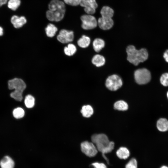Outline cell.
Masks as SVG:
<instances>
[{"label": "cell", "mask_w": 168, "mask_h": 168, "mask_svg": "<svg viewBox=\"0 0 168 168\" xmlns=\"http://www.w3.org/2000/svg\"><path fill=\"white\" fill-rule=\"evenodd\" d=\"M47 11V18L51 21L58 22L64 18L66 8L64 2L61 0H51L48 5Z\"/></svg>", "instance_id": "1"}, {"label": "cell", "mask_w": 168, "mask_h": 168, "mask_svg": "<svg viewBox=\"0 0 168 168\" xmlns=\"http://www.w3.org/2000/svg\"><path fill=\"white\" fill-rule=\"evenodd\" d=\"M92 142L96 146L97 150L102 153L104 159L109 164L108 159L105 154L111 152L114 149V143L110 141L108 137L103 133L95 134L91 137Z\"/></svg>", "instance_id": "2"}, {"label": "cell", "mask_w": 168, "mask_h": 168, "mask_svg": "<svg viewBox=\"0 0 168 168\" xmlns=\"http://www.w3.org/2000/svg\"><path fill=\"white\" fill-rule=\"evenodd\" d=\"M7 84L8 89L13 90L10 93V96L17 101H21L23 92L27 86L24 80L21 78L15 77L9 80Z\"/></svg>", "instance_id": "3"}, {"label": "cell", "mask_w": 168, "mask_h": 168, "mask_svg": "<svg viewBox=\"0 0 168 168\" xmlns=\"http://www.w3.org/2000/svg\"><path fill=\"white\" fill-rule=\"evenodd\" d=\"M126 51L127 60L135 65H138L140 63L145 61L148 58V53L144 48L138 50L134 46L130 45L127 47Z\"/></svg>", "instance_id": "4"}, {"label": "cell", "mask_w": 168, "mask_h": 168, "mask_svg": "<svg viewBox=\"0 0 168 168\" xmlns=\"http://www.w3.org/2000/svg\"><path fill=\"white\" fill-rule=\"evenodd\" d=\"M136 82L140 85L146 84L151 79V74L149 71L145 68H140L136 70L134 73Z\"/></svg>", "instance_id": "5"}, {"label": "cell", "mask_w": 168, "mask_h": 168, "mask_svg": "<svg viewBox=\"0 0 168 168\" xmlns=\"http://www.w3.org/2000/svg\"><path fill=\"white\" fill-rule=\"evenodd\" d=\"M82 22V27L84 30H90L96 27L97 20L92 15L85 14L82 15L80 17Z\"/></svg>", "instance_id": "6"}, {"label": "cell", "mask_w": 168, "mask_h": 168, "mask_svg": "<svg viewBox=\"0 0 168 168\" xmlns=\"http://www.w3.org/2000/svg\"><path fill=\"white\" fill-rule=\"evenodd\" d=\"M122 84L121 78L116 74H113L108 77L105 83L106 87L111 91L118 90L121 87Z\"/></svg>", "instance_id": "7"}, {"label": "cell", "mask_w": 168, "mask_h": 168, "mask_svg": "<svg viewBox=\"0 0 168 168\" xmlns=\"http://www.w3.org/2000/svg\"><path fill=\"white\" fill-rule=\"evenodd\" d=\"M81 147L82 152L90 157L95 156L98 152L95 145L93 142L87 141L82 142Z\"/></svg>", "instance_id": "8"}, {"label": "cell", "mask_w": 168, "mask_h": 168, "mask_svg": "<svg viewBox=\"0 0 168 168\" xmlns=\"http://www.w3.org/2000/svg\"><path fill=\"white\" fill-rule=\"evenodd\" d=\"M87 14L92 15L96 12L98 5L96 0H81L80 4Z\"/></svg>", "instance_id": "9"}, {"label": "cell", "mask_w": 168, "mask_h": 168, "mask_svg": "<svg viewBox=\"0 0 168 168\" xmlns=\"http://www.w3.org/2000/svg\"><path fill=\"white\" fill-rule=\"evenodd\" d=\"M74 32L72 31L63 29L60 31L57 37V40L63 44L72 42L74 39Z\"/></svg>", "instance_id": "10"}, {"label": "cell", "mask_w": 168, "mask_h": 168, "mask_svg": "<svg viewBox=\"0 0 168 168\" xmlns=\"http://www.w3.org/2000/svg\"><path fill=\"white\" fill-rule=\"evenodd\" d=\"M97 24L101 29L104 30H108L113 26L114 21L112 18L101 16L97 20Z\"/></svg>", "instance_id": "11"}, {"label": "cell", "mask_w": 168, "mask_h": 168, "mask_svg": "<svg viewBox=\"0 0 168 168\" xmlns=\"http://www.w3.org/2000/svg\"><path fill=\"white\" fill-rule=\"evenodd\" d=\"M11 21L15 28L19 29L26 23L27 20L24 16L19 17L14 15L12 17Z\"/></svg>", "instance_id": "12"}, {"label": "cell", "mask_w": 168, "mask_h": 168, "mask_svg": "<svg viewBox=\"0 0 168 168\" xmlns=\"http://www.w3.org/2000/svg\"><path fill=\"white\" fill-rule=\"evenodd\" d=\"M0 166L1 168H14L15 162L10 157L6 156L0 161Z\"/></svg>", "instance_id": "13"}, {"label": "cell", "mask_w": 168, "mask_h": 168, "mask_svg": "<svg viewBox=\"0 0 168 168\" xmlns=\"http://www.w3.org/2000/svg\"><path fill=\"white\" fill-rule=\"evenodd\" d=\"M156 126L157 129L161 132L168 130V120L164 118H159L157 121Z\"/></svg>", "instance_id": "14"}, {"label": "cell", "mask_w": 168, "mask_h": 168, "mask_svg": "<svg viewBox=\"0 0 168 168\" xmlns=\"http://www.w3.org/2000/svg\"><path fill=\"white\" fill-rule=\"evenodd\" d=\"M114 13L113 9L108 6L103 7L100 11L101 16L104 17L112 18Z\"/></svg>", "instance_id": "15"}, {"label": "cell", "mask_w": 168, "mask_h": 168, "mask_svg": "<svg viewBox=\"0 0 168 168\" xmlns=\"http://www.w3.org/2000/svg\"><path fill=\"white\" fill-rule=\"evenodd\" d=\"M116 154L117 157L121 159H126L130 156L129 150L126 147H121L116 151Z\"/></svg>", "instance_id": "16"}, {"label": "cell", "mask_w": 168, "mask_h": 168, "mask_svg": "<svg viewBox=\"0 0 168 168\" xmlns=\"http://www.w3.org/2000/svg\"><path fill=\"white\" fill-rule=\"evenodd\" d=\"M58 30L57 27L53 24L49 23L45 28V31L47 36L49 37H54Z\"/></svg>", "instance_id": "17"}, {"label": "cell", "mask_w": 168, "mask_h": 168, "mask_svg": "<svg viewBox=\"0 0 168 168\" xmlns=\"http://www.w3.org/2000/svg\"><path fill=\"white\" fill-rule=\"evenodd\" d=\"M92 63L97 67H101L103 65L105 62L104 57L100 54H96L94 55L92 59Z\"/></svg>", "instance_id": "18"}, {"label": "cell", "mask_w": 168, "mask_h": 168, "mask_svg": "<svg viewBox=\"0 0 168 168\" xmlns=\"http://www.w3.org/2000/svg\"><path fill=\"white\" fill-rule=\"evenodd\" d=\"M105 45V42L104 40L100 38H96L93 42V46L94 50L99 52Z\"/></svg>", "instance_id": "19"}, {"label": "cell", "mask_w": 168, "mask_h": 168, "mask_svg": "<svg viewBox=\"0 0 168 168\" xmlns=\"http://www.w3.org/2000/svg\"><path fill=\"white\" fill-rule=\"evenodd\" d=\"M91 42L90 38L85 35H83L78 40L77 43L78 45L82 48H86L88 47Z\"/></svg>", "instance_id": "20"}, {"label": "cell", "mask_w": 168, "mask_h": 168, "mask_svg": "<svg viewBox=\"0 0 168 168\" xmlns=\"http://www.w3.org/2000/svg\"><path fill=\"white\" fill-rule=\"evenodd\" d=\"M93 110L90 105L83 106L81 110V112L83 116L86 118L90 117L93 113Z\"/></svg>", "instance_id": "21"}, {"label": "cell", "mask_w": 168, "mask_h": 168, "mask_svg": "<svg viewBox=\"0 0 168 168\" xmlns=\"http://www.w3.org/2000/svg\"><path fill=\"white\" fill-rule=\"evenodd\" d=\"M114 107L115 109L120 111H125L128 108L127 103L123 100H119L115 102Z\"/></svg>", "instance_id": "22"}, {"label": "cell", "mask_w": 168, "mask_h": 168, "mask_svg": "<svg viewBox=\"0 0 168 168\" xmlns=\"http://www.w3.org/2000/svg\"><path fill=\"white\" fill-rule=\"evenodd\" d=\"M77 51L76 46L73 44H69L67 46L64 48V51L65 54L68 56L74 55Z\"/></svg>", "instance_id": "23"}, {"label": "cell", "mask_w": 168, "mask_h": 168, "mask_svg": "<svg viewBox=\"0 0 168 168\" xmlns=\"http://www.w3.org/2000/svg\"><path fill=\"white\" fill-rule=\"evenodd\" d=\"M35 99L32 95L29 94L25 97L24 102L26 106L29 108H32L35 105Z\"/></svg>", "instance_id": "24"}, {"label": "cell", "mask_w": 168, "mask_h": 168, "mask_svg": "<svg viewBox=\"0 0 168 168\" xmlns=\"http://www.w3.org/2000/svg\"><path fill=\"white\" fill-rule=\"evenodd\" d=\"M20 0H9L8 2V7L12 10L15 11L20 6Z\"/></svg>", "instance_id": "25"}, {"label": "cell", "mask_w": 168, "mask_h": 168, "mask_svg": "<svg viewBox=\"0 0 168 168\" xmlns=\"http://www.w3.org/2000/svg\"><path fill=\"white\" fill-rule=\"evenodd\" d=\"M13 114L14 117L16 119H20L24 116L25 111L21 108L18 107L14 110Z\"/></svg>", "instance_id": "26"}, {"label": "cell", "mask_w": 168, "mask_h": 168, "mask_svg": "<svg viewBox=\"0 0 168 168\" xmlns=\"http://www.w3.org/2000/svg\"><path fill=\"white\" fill-rule=\"evenodd\" d=\"M137 162L134 158L131 159L125 166V168H137Z\"/></svg>", "instance_id": "27"}, {"label": "cell", "mask_w": 168, "mask_h": 168, "mask_svg": "<svg viewBox=\"0 0 168 168\" xmlns=\"http://www.w3.org/2000/svg\"><path fill=\"white\" fill-rule=\"evenodd\" d=\"M161 84L164 86H168V73H165L162 75L160 78Z\"/></svg>", "instance_id": "28"}, {"label": "cell", "mask_w": 168, "mask_h": 168, "mask_svg": "<svg viewBox=\"0 0 168 168\" xmlns=\"http://www.w3.org/2000/svg\"><path fill=\"white\" fill-rule=\"evenodd\" d=\"M64 3L72 6H75L80 4L81 0H63Z\"/></svg>", "instance_id": "29"}, {"label": "cell", "mask_w": 168, "mask_h": 168, "mask_svg": "<svg viewBox=\"0 0 168 168\" xmlns=\"http://www.w3.org/2000/svg\"><path fill=\"white\" fill-rule=\"evenodd\" d=\"M94 168H107L106 165L103 163L95 162L91 164Z\"/></svg>", "instance_id": "30"}, {"label": "cell", "mask_w": 168, "mask_h": 168, "mask_svg": "<svg viewBox=\"0 0 168 168\" xmlns=\"http://www.w3.org/2000/svg\"><path fill=\"white\" fill-rule=\"evenodd\" d=\"M163 57L166 61L168 63V49L164 53Z\"/></svg>", "instance_id": "31"}, {"label": "cell", "mask_w": 168, "mask_h": 168, "mask_svg": "<svg viewBox=\"0 0 168 168\" xmlns=\"http://www.w3.org/2000/svg\"><path fill=\"white\" fill-rule=\"evenodd\" d=\"M7 0H0V7L2 5L6 4Z\"/></svg>", "instance_id": "32"}, {"label": "cell", "mask_w": 168, "mask_h": 168, "mask_svg": "<svg viewBox=\"0 0 168 168\" xmlns=\"http://www.w3.org/2000/svg\"><path fill=\"white\" fill-rule=\"evenodd\" d=\"M4 34V29L3 28L0 26V37L2 36Z\"/></svg>", "instance_id": "33"}, {"label": "cell", "mask_w": 168, "mask_h": 168, "mask_svg": "<svg viewBox=\"0 0 168 168\" xmlns=\"http://www.w3.org/2000/svg\"><path fill=\"white\" fill-rule=\"evenodd\" d=\"M159 168H168V166L166 165H163L161 166Z\"/></svg>", "instance_id": "34"}, {"label": "cell", "mask_w": 168, "mask_h": 168, "mask_svg": "<svg viewBox=\"0 0 168 168\" xmlns=\"http://www.w3.org/2000/svg\"><path fill=\"white\" fill-rule=\"evenodd\" d=\"M166 96H167V99H168V91H167V92Z\"/></svg>", "instance_id": "35"}]
</instances>
